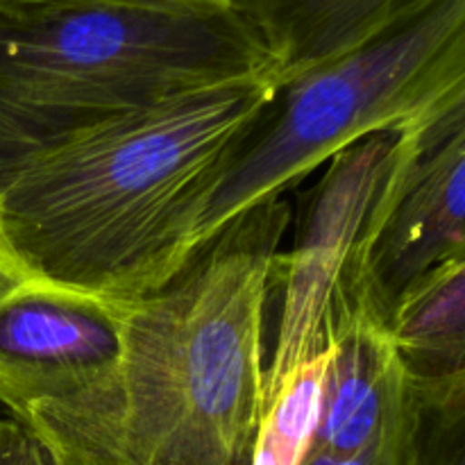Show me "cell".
I'll return each mask as SVG.
<instances>
[{
    "mask_svg": "<svg viewBox=\"0 0 465 465\" xmlns=\"http://www.w3.org/2000/svg\"><path fill=\"white\" fill-rule=\"evenodd\" d=\"M291 207L266 200L163 284L116 300L114 380L23 422L57 465H250L266 409V313Z\"/></svg>",
    "mask_w": 465,
    "mask_h": 465,
    "instance_id": "1",
    "label": "cell"
},
{
    "mask_svg": "<svg viewBox=\"0 0 465 465\" xmlns=\"http://www.w3.org/2000/svg\"><path fill=\"white\" fill-rule=\"evenodd\" d=\"M272 71L184 91L0 171L7 282L127 298L182 204L275 98Z\"/></svg>",
    "mask_w": 465,
    "mask_h": 465,
    "instance_id": "2",
    "label": "cell"
},
{
    "mask_svg": "<svg viewBox=\"0 0 465 465\" xmlns=\"http://www.w3.org/2000/svg\"><path fill=\"white\" fill-rule=\"evenodd\" d=\"M463 107L465 0H431L368 44L282 82L182 204L127 298L157 289L239 213L284 195L348 145L430 127Z\"/></svg>",
    "mask_w": 465,
    "mask_h": 465,
    "instance_id": "3",
    "label": "cell"
},
{
    "mask_svg": "<svg viewBox=\"0 0 465 465\" xmlns=\"http://www.w3.org/2000/svg\"><path fill=\"white\" fill-rule=\"evenodd\" d=\"M266 71L271 57L236 0L91 3L0 18V171L116 116Z\"/></svg>",
    "mask_w": 465,
    "mask_h": 465,
    "instance_id": "4",
    "label": "cell"
},
{
    "mask_svg": "<svg viewBox=\"0 0 465 465\" xmlns=\"http://www.w3.org/2000/svg\"><path fill=\"white\" fill-rule=\"evenodd\" d=\"M434 125L375 132L348 145L304 193L293 239L277 254L272 275L277 327L266 357V400L291 372L330 352L359 321H386L371 289L372 250Z\"/></svg>",
    "mask_w": 465,
    "mask_h": 465,
    "instance_id": "5",
    "label": "cell"
},
{
    "mask_svg": "<svg viewBox=\"0 0 465 465\" xmlns=\"http://www.w3.org/2000/svg\"><path fill=\"white\" fill-rule=\"evenodd\" d=\"M121 352L116 300L0 280V407L18 425L104 389Z\"/></svg>",
    "mask_w": 465,
    "mask_h": 465,
    "instance_id": "6",
    "label": "cell"
},
{
    "mask_svg": "<svg viewBox=\"0 0 465 465\" xmlns=\"http://www.w3.org/2000/svg\"><path fill=\"white\" fill-rule=\"evenodd\" d=\"M459 257H465V107L427 132L377 236L371 289L386 321L413 282Z\"/></svg>",
    "mask_w": 465,
    "mask_h": 465,
    "instance_id": "7",
    "label": "cell"
},
{
    "mask_svg": "<svg viewBox=\"0 0 465 465\" xmlns=\"http://www.w3.org/2000/svg\"><path fill=\"white\" fill-rule=\"evenodd\" d=\"M422 404L395 354L384 318H363L331 348L312 450L386 452L413 465Z\"/></svg>",
    "mask_w": 465,
    "mask_h": 465,
    "instance_id": "8",
    "label": "cell"
},
{
    "mask_svg": "<svg viewBox=\"0 0 465 465\" xmlns=\"http://www.w3.org/2000/svg\"><path fill=\"white\" fill-rule=\"evenodd\" d=\"M389 336L425 409H465V257L413 282L393 304Z\"/></svg>",
    "mask_w": 465,
    "mask_h": 465,
    "instance_id": "9",
    "label": "cell"
},
{
    "mask_svg": "<svg viewBox=\"0 0 465 465\" xmlns=\"http://www.w3.org/2000/svg\"><path fill=\"white\" fill-rule=\"evenodd\" d=\"M257 30L277 82L368 44L431 0H236Z\"/></svg>",
    "mask_w": 465,
    "mask_h": 465,
    "instance_id": "10",
    "label": "cell"
},
{
    "mask_svg": "<svg viewBox=\"0 0 465 465\" xmlns=\"http://www.w3.org/2000/svg\"><path fill=\"white\" fill-rule=\"evenodd\" d=\"M0 465H57L50 450L9 416H0Z\"/></svg>",
    "mask_w": 465,
    "mask_h": 465,
    "instance_id": "11",
    "label": "cell"
},
{
    "mask_svg": "<svg viewBox=\"0 0 465 465\" xmlns=\"http://www.w3.org/2000/svg\"><path fill=\"white\" fill-rule=\"evenodd\" d=\"M302 465H404L398 457L386 452H361V454H327L309 450Z\"/></svg>",
    "mask_w": 465,
    "mask_h": 465,
    "instance_id": "12",
    "label": "cell"
},
{
    "mask_svg": "<svg viewBox=\"0 0 465 465\" xmlns=\"http://www.w3.org/2000/svg\"><path fill=\"white\" fill-rule=\"evenodd\" d=\"M0 280L7 282V272H5V259H3V250H0Z\"/></svg>",
    "mask_w": 465,
    "mask_h": 465,
    "instance_id": "13",
    "label": "cell"
}]
</instances>
